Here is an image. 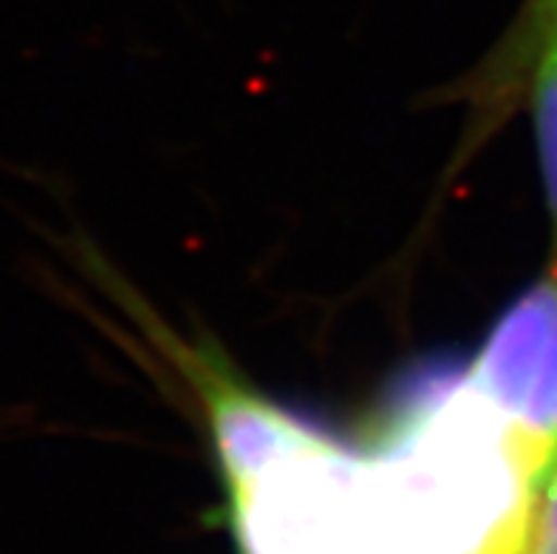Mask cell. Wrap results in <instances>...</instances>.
Wrapping results in <instances>:
<instances>
[{
  "instance_id": "3957f363",
  "label": "cell",
  "mask_w": 557,
  "mask_h": 554,
  "mask_svg": "<svg viewBox=\"0 0 557 554\" xmlns=\"http://www.w3.org/2000/svg\"><path fill=\"white\" fill-rule=\"evenodd\" d=\"M535 127L541 150L546 201L557 241V26L541 40L535 51Z\"/></svg>"
},
{
  "instance_id": "277c9868",
  "label": "cell",
  "mask_w": 557,
  "mask_h": 554,
  "mask_svg": "<svg viewBox=\"0 0 557 554\" xmlns=\"http://www.w3.org/2000/svg\"><path fill=\"white\" fill-rule=\"evenodd\" d=\"M518 554H557V444L532 478L530 509Z\"/></svg>"
},
{
  "instance_id": "6da1fadb",
  "label": "cell",
  "mask_w": 557,
  "mask_h": 554,
  "mask_svg": "<svg viewBox=\"0 0 557 554\" xmlns=\"http://www.w3.org/2000/svg\"><path fill=\"white\" fill-rule=\"evenodd\" d=\"M467 387L523 442L557 444V274L521 292L481 345Z\"/></svg>"
},
{
  "instance_id": "7a4b0ae2",
  "label": "cell",
  "mask_w": 557,
  "mask_h": 554,
  "mask_svg": "<svg viewBox=\"0 0 557 554\" xmlns=\"http://www.w3.org/2000/svg\"><path fill=\"white\" fill-rule=\"evenodd\" d=\"M196 382L205 396L212 444L230 498L258 484L277 464L329 442V435L235 382L210 359L198 357Z\"/></svg>"
}]
</instances>
